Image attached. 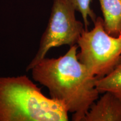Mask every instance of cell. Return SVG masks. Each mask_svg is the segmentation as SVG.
Masks as SVG:
<instances>
[{"label": "cell", "instance_id": "obj_1", "mask_svg": "<svg viewBox=\"0 0 121 121\" xmlns=\"http://www.w3.org/2000/svg\"><path fill=\"white\" fill-rule=\"evenodd\" d=\"M78 49L75 44L58 58L45 57L31 71L33 79L48 89L51 98L73 113L72 121H82L99 93L97 78L78 60Z\"/></svg>", "mask_w": 121, "mask_h": 121}, {"label": "cell", "instance_id": "obj_2", "mask_svg": "<svg viewBox=\"0 0 121 121\" xmlns=\"http://www.w3.org/2000/svg\"><path fill=\"white\" fill-rule=\"evenodd\" d=\"M68 113L26 75L0 77V121H67Z\"/></svg>", "mask_w": 121, "mask_h": 121}, {"label": "cell", "instance_id": "obj_3", "mask_svg": "<svg viewBox=\"0 0 121 121\" xmlns=\"http://www.w3.org/2000/svg\"><path fill=\"white\" fill-rule=\"evenodd\" d=\"M91 30H85L78 42V60L92 75L100 78L110 73L121 58V35L105 31L103 19L96 17Z\"/></svg>", "mask_w": 121, "mask_h": 121}, {"label": "cell", "instance_id": "obj_4", "mask_svg": "<svg viewBox=\"0 0 121 121\" xmlns=\"http://www.w3.org/2000/svg\"><path fill=\"white\" fill-rule=\"evenodd\" d=\"M76 10L68 0H53L46 29L40 39L37 53L26 71H29L45 58L51 48L75 45L85 30L84 24L76 17Z\"/></svg>", "mask_w": 121, "mask_h": 121}, {"label": "cell", "instance_id": "obj_5", "mask_svg": "<svg viewBox=\"0 0 121 121\" xmlns=\"http://www.w3.org/2000/svg\"><path fill=\"white\" fill-rule=\"evenodd\" d=\"M82 121H121V101L106 92L91 105Z\"/></svg>", "mask_w": 121, "mask_h": 121}, {"label": "cell", "instance_id": "obj_6", "mask_svg": "<svg viewBox=\"0 0 121 121\" xmlns=\"http://www.w3.org/2000/svg\"><path fill=\"white\" fill-rule=\"evenodd\" d=\"M105 31L113 37L121 35V0H98Z\"/></svg>", "mask_w": 121, "mask_h": 121}, {"label": "cell", "instance_id": "obj_7", "mask_svg": "<svg viewBox=\"0 0 121 121\" xmlns=\"http://www.w3.org/2000/svg\"><path fill=\"white\" fill-rule=\"evenodd\" d=\"M95 86L99 94L109 92L121 101V58L110 73L102 78H97Z\"/></svg>", "mask_w": 121, "mask_h": 121}, {"label": "cell", "instance_id": "obj_8", "mask_svg": "<svg viewBox=\"0 0 121 121\" xmlns=\"http://www.w3.org/2000/svg\"><path fill=\"white\" fill-rule=\"evenodd\" d=\"M71 4L76 11H78L82 16L85 28L87 29L89 25V19L95 22L97 16L93 9L91 8V0H68Z\"/></svg>", "mask_w": 121, "mask_h": 121}]
</instances>
